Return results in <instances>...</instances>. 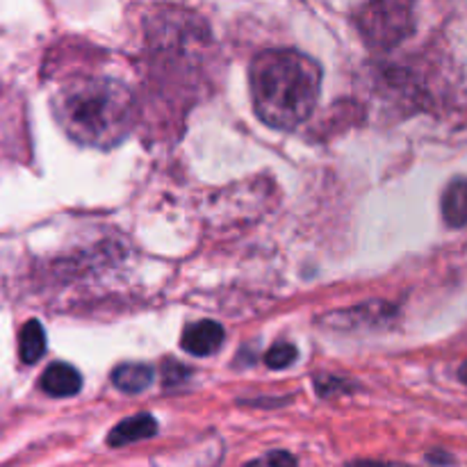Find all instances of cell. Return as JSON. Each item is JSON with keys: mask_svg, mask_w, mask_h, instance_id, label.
Masks as SVG:
<instances>
[{"mask_svg": "<svg viewBox=\"0 0 467 467\" xmlns=\"http://www.w3.org/2000/svg\"><path fill=\"white\" fill-rule=\"evenodd\" d=\"M258 463H269V465H274V463H285V465H295L296 461H295V456L285 454V451H276V454H269V456H265V459H260Z\"/></svg>", "mask_w": 467, "mask_h": 467, "instance_id": "cell-11", "label": "cell"}, {"mask_svg": "<svg viewBox=\"0 0 467 467\" xmlns=\"http://www.w3.org/2000/svg\"><path fill=\"white\" fill-rule=\"evenodd\" d=\"M418 0H372L360 14V32L377 48H392L415 30Z\"/></svg>", "mask_w": 467, "mask_h": 467, "instance_id": "cell-3", "label": "cell"}, {"mask_svg": "<svg viewBox=\"0 0 467 467\" xmlns=\"http://www.w3.org/2000/svg\"><path fill=\"white\" fill-rule=\"evenodd\" d=\"M155 433H158V422H155L153 415L140 413L123 420V422H119L117 427L112 429V433H109L108 442L109 447H123V445H130V442L155 436Z\"/></svg>", "mask_w": 467, "mask_h": 467, "instance_id": "cell-6", "label": "cell"}, {"mask_svg": "<svg viewBox=\"0 0 467 467\" xmlns=\"http://www.w3.org/2000/svg\"><path fill=\"white\" fill-rule=\"evenodd\" d=\"M223 342V328L222 324L213 322V319H203V322L190 324L182 331V349L192 356H213L214 351L222 347Z\"/></svg>", "mask_w": 467, "mask_h": 467, "instance_id": "cell-4", "label": "cell"}, {"mask_svg": "<svg viewBox=\"0 0 467 467\" xmlns=\"http://www.w3.org/2000/svg\"><path fill=\"white\" fill-rule=\"evenodd\" d=\"M46 354V331L36 319H30L21 328V340H18V356L26 365H35Z\"/></svg>", "mask_w": 467, "mask_h": 467, "instance_id": "cell-9", "label": "cell"}, {"mask_svg": "<svg viewBox=\"0 0 467 467\" xmlns=\"http://www.w3.org/2000/svg\"><path fill=\"white\" fill-rule=\"evenodd\" d=\"M153 379H155L153 368L144 363H123L119 365V368H114L112 372L114 388H119L121 392H128V395L144 392L146 388L153 383Z\"/></svg>", "mask_w": 467, "mask_h": 467, "instance_id": "cell-7", "label": "cell"}, {"mask_svg": "<svg viewBox=\"0 0 467 467\" xmlns=\"http://www.w3.org/2000/svg\"><path fill=\"white\" fill-rule=\"evenodd\" d=\"M322 91V67L292 48L260 53L251 67V96L260 121L292 130L313 114Z\"/></svg>", "mask_w": 467, "mask_h": 467, "instance_id": "cell-1", "label": "cell"}, {"mask_svg": "<svg viewBox=\"0 0 467 467\" xmlns=\"http://www.w3.org/2000/svg\"><path fill=\"white\" fill-rule=\"evenodd\" d=\"M82 388V377L67 363H53L41 377V390L50 397H73Z\"/></svg>", "mask_w": 467, "mask_h": 467, "instance_id": "cell-5", "label": "cell"}, {"mask_svg": "<svg viewBox=\"0 0 467 467\" xmlns=\"http://www.w3.org/2000/svg\"><path fill=\"white\" fill-rule=\"evenodd\" d=\"M296 360V347L290 342H278L265 356V363L272 369H285Z\"/></svg>", "mask_w": 467, "mask_h": 467, "instance_id": "cell-10", "label": "cell"}, {"mask_svg": "<svg viewBox=\"0 0 467 467\" xmlns=\"http://www.w3.org/2000/svg\"><path fill=\"white\" fill-rule=\"evenodd\" d=\"M442 217H445L447 226L463 228L467 223V181L450 182V187L442 194Z\"/></svg>", "mask_w": 467, "mask_h": 467, "instance_id": "cell-8", "label": "cell"}, {"mask_svg": "<svg viewBox=\"0 0 467 467\" xmlns=\"http://www.w3.org/2000/svg\"><path fill=\"white\" fill-rule=\"evenodd\" d=\"M459 377H461V381H463L465 386H467V360H465L463 365H461V369H459Z\"/></svg>", "mask_w": 467, "mask_h": 467, "instance_id": "cell-12", "label": "cell"}, {"mask_svg": "<svg viewBox=\"0 0 467 467\" xmlns=\"http://www.w3.org/2000/svg\"><path fill=\"white\" fill-rule=\"evenodd\" d=\"M53 112L73 141L91 149H112L135 123V99L114 78H80L59 89Z\"/></svg>", "mask_w": 467, "mask_h": 467, "instance_id": "cell-2", "label": "cell"}]
</instances>
